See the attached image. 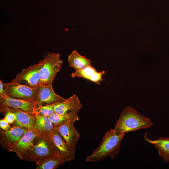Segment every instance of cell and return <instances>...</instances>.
<instances>
[{
    "mask_svg": "<svg viewBox=\"0 0 169 169\" xmlns=\"http://www.w3.org/2000/svg\"><path fill=\"white\" fill-rule=\"evenodd\" d=\"M125 134H119L115 129L106 132L97 148L86 157V161L91 162L102 160L110 157L113 158L119 153L121 141Z\"/></svg>",
    "mask_w": 169,
    "mask_h": 169,
    "instance_id": "cell-1",
    "label": "cell"
},
{
    "mask_svg": "<svg viewBox=\"0 0 169 169\" xmlns=\"http://www.w3.org/2000/svg\"><path fill=\"white\" fill-rule=\"evenodd\" d=\"M152 125V122L149 119L133 109L126 107L122 112L114 129L118 133L125 134Z\"/></svg>",
    "mask_w": 169,
    "mask_h": 169,
    "instance_id": "cell-2",
    "label": "cell"
},
{
    "mask_svg": "<svg viewBox=\"0 0 169 169\" xmlns=\"http://www.w3.org/2000/svg\"><path fill=\"white\" fill-rule=\"evenodd\" d=\"M40 70V84L52 85L57 74L59 71L63 61L59 54L54 52L49 53L41 60Z\"/></svg>",
    "mask_w": 169,
    "mask_h": 169,
    "instance_id": "cell-3",
    "label": "cell"
},
{
    "mask_svg": "<svg viewBox=\"0 0 169 169\" xmlns=\"http://www.w3.org/2000/svg\"><path fill=\"white\" fill-rule=\"evenodd\" d=\"M54 154L48 136L38 135L34 140L32 148L22 160L37 163Z\"/></svg>",
    "mask_w": 169,
    "mask_h": 169,
    "instance_id": "cell-4",
    "label": "cell"
},
{
    "mask_svg": "<svg viewBox=\"0 0 169 169\" xmlns=\"http://www.w3.org/2000/svg\"><path fill=\"white\" fill-rule=\"evenodd\" d=\"M6 95L13 98L23 100L36 104L38 87L31 88L17 83H5Z\"/></svg>",
    "mask_w": 169,
    "mask_h": 169,
    "instance_id": "cell-5",
    "label": "cell"
},
{
    "mask_svg": "<svg viewBox=\"0 0 169 169\" xmlns=\"http://www.w3.org/2000/svg\"><path fill=\"white\" fill-rule=\"evenodd\" d=\"M41 65V60L37 64L23 69L10 82L31 88H38L40 85V70Z\"/></svg>",
    "mask_w": 169,
    "mask_h": 169,
    "instance_id": "cell-6",
    "label": "cell"
},
{
    "mask_svg": "<svg viewBox=\"0 0 169 169\" xmlns=\"http://www.w3.org/2000/svg\"><path fill=\"white\" fill-rule=\"evenodd\" d=\"M73 121L69 120L55 128L65 141L69 152L75 157L76 146L79 135L75 128Z\"/></svg>",
    "mask_w": 169,
    "mask_h": 169,
    "instance_id": "cell-7",
    "label": "cell"
},
{
    "mask_svg": "<svg viewBox=\"0 0 169 169\" xmlns=\"http://www.w3.org/2000/svg\"><path fill=\"white\" fill-rule=\"evenodd\" d=\"M48 138L55 154L62 158L65 162L74 158L64 140L55 127Z\"/></svg>",
    "mask_w": 169,
    "mask_h": 169,
    "instance_id": "cell-8",
    "label": "cell"
},
{
    "mask_svg": "<svg viewBox=\"0 0 169 169\" xmlns=\"http://www.w3.org/2000/svg\"><path fill=\"white\" fill-rule=\"evenodd\" d=\"M66 99L55 93L53 89L52 85L40 84L38 87L36 106L56 104L62 102Z\"/></svg>",
    "mask_w": 169,
    "mask_h": 169,
    "instance_id": "cell-9",
    "label": "cell"
},
{
    "mask_svg": "<svg viewBox=\"0 0 169 169\" xmlns=\"http://www.w3.org/2000/svg\"><path fill=\"white\" fill-rule=\"evenodd\" d=\"M39 135L35 131H27L9 151L14 152L22 159L33 147L34 140Z\"/></svg>",
    "mask_w": 169,
    "mask_h": 169,
    "instance_id": "cell-10",
    "label": "cell"
},
{
    "mask_svg": "<svg viewBox=\"0 0 169 169\" xmlns=\"http://www.w3.org/2000/svg\"><path fill=\"white\" fill-rule=\"evenodd\" d=\"M35 107L36 104L33 102L13 98L7 95H0V108L18 109L34 114Z\"/></svg>",
    "mask_w": 169,
    "mask_h": 169,
    "instance_id": "cell-11",
    "label": "cell"
},
{
    "mask_svg": "<svg viewBox=\"0 0 169 169\" xmlns=\"http://www.w3.org/2000/svg\"><path fill=\"white\" fill-rule=\"evenodd\" d=\"M27 131L28 130L13 125L7 130L1 129L0 143L2 147L9 151Z\"/></svg>",
    "mask_w": 169,
    "mask_h": 169,
    "instance_id": "cell-12",
    "label": "cell"
},
{
    "mask_svg": "<svg viewBox=\"0 0 169 169\" xmlns=\"http://www.w3.org/2000/svg\"><path fill=\"white\" fill-rule=\"evenodd\" d=\"M6 111H10L15 115L16 119L12 124L13 126L19 127L28 131H35L33 127L34 114L18 109L10 108H0L1 113Z\"/></svg>",
    "mask_w": 169,
    "mask_h": 169,
    "instance_id": "cell-13",
    "label": "cell"
},
{
    "mask_svg": "<svg viewBox=\"0 0 169 169\" xmlns=\"http://www.w3.org/2000/svg\"><path fill=\"white\" fill-rule=\"evenodd\" d=\"M82 107V105L78 98L75 94L64 101L54 104V105L55 113L59 114L70 112L77 114Z\"/></svg>",
    "mask_w": 169,
    "mask_h": 169,
    "instance_id": "cell-14",
    "label": "cell"
},
{
    "mask_svg": "<svg viewBox=\"0 0 169 169\" xmlns=\"http://www.w3.org/2000/svg\"><path fill=\"white\" fill-rule=\"evenodd\" d=\"M105 74L104 70L98 72L91 65L81 69H75L71 74L73 78L81 77L87 79L98 84L102 81V75Z\"/></svg>",
    "mask_w": 169,
    "mask_h": 169,
    "instance_id": "cell-15",
    "label": "cell"
},
{
    "mask_svg": "<svg viewBox=\"0 0 169 169\" xmlns=\"http://www.w3.org/2000/svg\"><path fill=\"white\" fill-rule=\"evenodd\" d=\"M33 127L34 130L40 136H48L54 127L49 117L34 114Z\"/></svg>",
    "mask_w": 169,
    "mask_h": 169,
    "instance_id": "cell-16",
    "label": "cell"
},
{
    "mask_svg": "<svg viewBox=\"0 0 169 169\" xmlns=\"http://www.w3.org/2000/svg\"><path fill=\"white\" fill-rule=\"evenodd\" d=\"M144 138L158 150L159 156L164 161L167 163L169 161V137H160L155 140H151L144 136Z\"/></svg>",
    "mask_w": 169,
    "mask_h": 169,
    "instance_id": "cell-17",
    "label": "cell"
},
{
    "mask_svg": "<svg viewBox=\"0 0 169 169\" xmlns=\"http://www.w3.org/2000/svg\"><path fill=\"white\" fill-rule=\"evenodd\" d=\"M69 65L75 69H81L91 65L90 60L74 50L68 58Z\"/></svg>",
    "mask_w": 169,
    "mask_h": 169,
    "instance_id": "cell-18",
    "label": "cell"
},
{
    "mask_svg": "<svg viewBox=\"0 0 169 169\" xmlns=\"http://www.w3.org/2000/svg\"><path fill=\"white\" fill-rule=\"evenodd\" d=\"M77 114L72 112L61 114L54 113L49 116V118L55 127L69 120L73 121L75 122L79 119Z\"/></svg>",
    "mask_w": 169,
    "mask_h": 169,
    "instance_id": "cell-19",
    "label": "cell"
},
{
    "mask_svg": "<svg viewBox=\"0 0 169 169\" xmlns=\"http://www.w3.org/2000/svg\"><path fill=\"white\" fill-rule=\"evenodd\" d=\"M65 162L62 158L55 154L51 157L36 163L37 166L36 169H54Z\"/></svg>",
    "mask_w": 169,
    "mask_h": 169,
    "instance_id": "cell-20",
    "label": "cell"
},
{
    "mask_svg": "<svg viewBox=\"0 0 169 169\" xmlns=\"http://www.w3.org/2000/svg\"><path fill=\"white\" fill-rule=\"evenodd\" d=\"M54 104L36 106L35 114L41 116L49 117L55 113L54 108Z\"/></svg>",
    "mask_w": 169,
    "mask_h": 169,
    "instance_id": "cell-21",
    "label": "cell"
},
{
    "mask_svg": "<svg viewBox=\"0 0 169 169\" xmlns=\"http://www.w3.org/2000/svg\"><path fill=\"white\" fill-rule=\"evenodd\" d=\"M4 114L3 119L10 124H13L15 121L16 117L13 113L8 111H6L3 113Z\"/></svg>",
    "mask_w": 169,
    "mask_h": 169,
    "instance_id": "cell-22",
    "label": "cell"
},
{
    "mask_svg": "<svg viewBox=\"0 0 169 169\" xmlns=\"http://www.w3.org/2000/svg\"><path fill=\"white\" fill-rule=\"evenodd\" d=\"M10 124L3 118L0 120V129L3 130H8L11 127Z\"/></svg>",
    "mask_w": 169,
    "mask_h": 169,
    "instance_id": "cell-23",
    "label": "cell"
},
{
    "mask_svg": "<svg viewBox=\"0 0 169 169\" xmlns=\"http://www.w3.org/2000/svg\"><path fill=\"white\" fill-rule=\"evenodd\" d=\"M6 95L5 89V83L0 80V95Z\"/></svg>",
    "mask_w": 169,
    "mask_h": 169,
    "instance_id": "cell-24",
    "label": "cell"
}]
</instances>
